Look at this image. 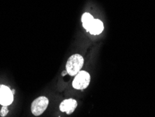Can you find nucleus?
Instances as JSON below:
<instances>
[{
  "label": "nucleus",
  "mask_w": 155,
  "mask_h": 117,
  "mask_svg": "<svg viewBox=\"0 0 155 117\" xmlns=\"http://www.w3.org/2000/svg\"><path fill=\"white\" fill-rule=\"evenodd\" d=\"M83 64V57L80 54H74L67 62L66 70L70 76H76L81 71Z\"/></svg>",
  "instance_id": "1"
},
{
  "label": "nucleus",
  "mask_w": 155,
  "mask_h": 117,
  "mask_svg": "<svg viewBox=\"0 0 155 117\" xmlns=\"http://www.w3.org/2000/svg\"><path fill=\"white\" fill-rule=\"evenodd\" d=\"M90 83V75L86 71H80L73 81V87L77 90H84Z\"/></svg>",
  "instance_id": "2"
},
{
  "label": "nucleus",
  "mask_w": 155,
  "mask_h": 117,
  "mask_svg": "<svg viewBox=\"0 0 155 117\" xmlns=\"http://www.w3.org/2000/svg\"><path fill=\"white\" fill-rule=\"evenodd\" d=\"M48 104V99L44 96H41L35 99L31 103V111L35 116H40L47 109Z\"/></svg>",
  "instance_id": "3"
},
{
  "label": "nucleus",
  "mask_w": 155,
  "mask_h": 117,
  "mask_svg": "<svg viewBox=\"0 0 155 117\" xmlns=\"http://www.w3.org/2000/svg\"><path fill=\"white\" fill-rule=\"evenodd\" d=\"M13 101V94L8 86L0 85V105H11Z\"/></svg>",
  "instance_id": "4"
},
{
  "label": "nucleus",
  "mask_w": 155,
  "mask_h": 117,
  "mask_svg": "<svg viewBox=\"0 0 155 117\" xmlns=\"http://www.w3.org/2000/svg\"><path fill=\"white\" fill-rule=\"evenodd\" d=\"M78 105V102L76 100L67 99L63 100L60 105V109L61 112H66L67 114H71L74 112Z\"/></svg>",
  "instance_id": "5"
},
{
  "label": "nucleus",
  "mask_w": 155,
  "mask_h": 117,
  "mask_svg": "<svg viewBox=\"0 0 155 117\" xmlns=\"http://www.w3.org/2000/svg\"><path fill=\"white\" fill-rule=\"evenodd\" d=\"M104 28V26L103 22L99 19H94L88 29V33H90L91 34L97 35V34H101L103 32Z\"/></svg>",
  "instance_id": "6"
},
{
  "label": "nucleus",
  "mask_w": 155,
  "mask_h": 117,
  "mask_svg": "<svg viewBox=\"0 0 155 117\" xmlns=\"http://www.w3.org/2000/svg\"><path fill=\"white\" fill-rule=\"evenodd\" d=\"M94 17L89 13H85L83 15H82V22H83V27L87 32L89 28H90L91 26V25L92 24L93 21H94Z\"/></svg>",
  "instance_id": "7"
},
{
  "label": "nucleus",
  "mask_w": 155,
  "mask_h": 117,
  "mask_svg": "<svg viewBox=\"0 0 155 117\" xmlns=\"http://www.w3.org/2000/svg\"><path fill=\"white\" fill-rule=\"evenodd\" d=\"M8 113V109L7 106H6V105H3L1 112H0V114H1V116H6L7 115Z\"/></svg>",
  "instance_id": "8"
},
{
  "label": "nucleus",
  "mask_w": 155,
  "mask_h": 117,
  "mask_svg": "<svg viewBox=\"0 0 155 117\" xmlns=\"http://www.w3.org/2000/svg\"><path fill=\"white\" fill-rule=\"evenodd\" d=\"M67 74H68V72H67V70L64 71V72H63L62 73H61V74H62V76H64V75H66Z\"/></svg>",
  "instance_id": "9"
},
{
  "label": "nucleus",
  "mask_w": 155,
  "mask_h": 117,
  "mask_svg": "<svg viewBox=\"0 0 155 117\" xmlns=\"http://www.w3.org/2000/svg\"><path fill=\"white\" fill-rule=\"evenodd\" d=\"M11 91H12V93L13 94V95H14V94H15V90H14V89H13V90H11Z\"/></svg>",
  "instance_id": "10"
}]
</instances>
